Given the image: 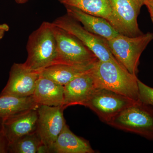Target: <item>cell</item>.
<instances>
[{
	"instance_id": "cell-1",
	"label": "cell",
	"mask_w": 153,
	"mask_h": 153,
	"mask_svg": "<svg viewBox=\"0 0 153 153\" xmlns=\"http://www.w3.org/2000/svg\"><path fill=\"white\" fill-rule=\"evenodd\" d=\"M92 72L97 88H105L126 97L138 101L137 75L131 74L117 60H98Z\"/></svg>"
},
{
	"instance_id": "cell-2",
	"label": "cell",
	"mask_w": 153,
	"mask_h": 153,
	"mask_svg": "<svg viewBox=\"0 0 153 153\" xmlns=\"http://www.w3.org/2000/svg\"><path fill=\"white\" fill-rule=\"evenodd\" d=\"M27 57L23 63L31 71L41 72L56 63L57 43L52 23L43 22L31 33L27 43Z\"/></svg>"
},
{
	"instance_id": "cell-3",
	"label": "cell",
	"mask_w": 153,
	"mask_h": 153,
	"mask_svg": "<svg viewBox=\"0 0 153 153\" xmlns=\"http://www.w3.org/2000/svg\"><path fill=\"white\" fill-rule=\"evenodd\" d=\"M153 40V33H148L134 37L119 34L105 41L118 62L131 74L137 75L140 57Z\"/></svg>"
},
{
	"instance_id": "cell-4",
	"label": "cell",
	"mask_w": 153,
	"mask_h": 153,
	"mask_svg": "<svg viewBox=\"0 0 153 153\" xmlns=\"http://www.w3.org/2000/svg\"><path fill=\"white\" fill-rule=\"evenodd\" d=\"M108 124L153 140V107L138 100L116 116Z\"/></svg>"
},
{
	"instance_id": "cell-5",
	"label": "cell",
	"mask_w": 153,
	"mask_h": 153,
	"mask_svg": "<svg viewBox=\"0 0 153 153\" xmlns=\"http://www.w3.org/2000/svg\"><path fill=\"white\" fill-rule=\"evenodd\" d=\"M57 43L56 64L86 65L95 63L98 58L81 41L52 23Z\"/></svg>"
},
{
	"instance_id": "cell-6",
	"label": "cell",
	"mask_w": 153,
	"mask_h": 153,
	"mask_svg": "<svg viewBox=\"0 0 153 153\" xmlns=\"http://www.w3.org/2000/svg\"><path fill=\"white\" fill-rule=\"evenodd\" d=\"M135 102L112 91L97 88L84 106L90 108L102 121L108 124L116 116Z\"/></svg>"
},
{
	"instance_id": "cell-7",
	"label": "cell",
	"mask_w": 153,
	"mask_h": 153,
	"mask_svg": "<svg viewBox=\"0 0 153 153\" xmlns=\"http://www.w3.org/2000/svg\"><path fill=\"white\" fill-rule=\"evenodd\" d=\"M52 23L78 38L99 60H117L108 49L105 39L88 32L79 22L68 14L57 18Z\"/></svg>"
},
{
	"instance_id": "cell-8",
	"label": "cell",
	"mask_w": 153,
	"mask_h": 153,
	"mask_svg": "<svg viewBox=\"0 0 153 153\" xmlns=\"http://www.w3.org/2000/svg\"><path fill=\"white\" fill-rule=\"evenodd\" d=\"M112 11L111 24L121 35L134 37L143 33L137 17L142 6L138 0H108Z\"/></svg>"
},
{
	"instance_id": "cell-9",
	"label": "cell",
	"mask_w": 153,
	"mask_h": 153,
	"mask_svg": "<svg viewBox=\"0 0 153 153\" xmlns=\"http://www.w3.org/2000/svg\"><path fill=\"white\" fill-rule=\"evenodd\" d=\"M63 106L40 105L37 131L42 143L50 153L51 148L66 124L63 116Z\"/></svg>"
},
{
	"instance_id": "cell-10",
	"label": "cell",
	"mask_w": 153,
	"mask_h": 153,
	"mask_svg": "<svg viewBox=\"0 0 153 153\" xmlns=\"http://www.w3.org/2000/svg\"><path fill=\"white\" fill-rule=\"evenodd\" d=\"M40 72L31 71L23 63H14L11 67L7 83L0 96L19 97L33 96Z\"/></svg>"
},
{
	"instance_id": "cell-11",
	"label": "cell",
	"mask_w": 153,
	"mask_h": 153,
	"mask_svg": "<svg viewBox=\"0 0 153 153\" xmlns=\"http://www.w3.org/2000/svg\"><path fill=\"white\" fill-rule=\"evenodd\" d=\"M38 108L25 111L1 118L2 127L9 144L20 138L37 131Z\"/></svg>"
},
{
	"instance_id": "cell-12",
	"label": "cell",
	"mask_w": 153,
	"mask_h": 153,
	"mask_svg": "<svg viewBox=\"0 0 153 153\" xmlns=\"http://www.w3.org/2000/svg\"><path fill=\"white\" fill-rule=\"evenodd\" d=\"M92 68L64 85L63 106L65 108L76 105L84 106L91 95L97 88Z\"/></svg>"
},
{
	"instance_id": "cell-13",
	"label": "cell",
	"mask_w": 153,
	"mask_h": 153,
	"mask_svg": "<svg viewBox=\"0 0 153 153\" xmlns=\"http://www.w3.org/2000/svg\"><path fill=\"white\" fill-rule=\"evenodd\" d=\"M65 7L67 14L82 24L88 32L106 40L112 39L119 35L106 19L88 14L74 7Z\"/></svg>"
},
{
	"instance_id": "cell-14",
	"label": "cell",
	"mask_w": 153,
	"mask_h": 153,
	"mask_svg": "<svg viewBox=\"0 0 153 153\" xmlns=\"http://www.w3.org/2000/svg\"><path fill=\"white\" fill-rule=\"evenodd\" d=\"M33 96L39 105L63 106L64 86L40 75Z\"/></svg>"
},
{
	"instance_id": "cell-15",
	"label": "cell",
	"mask_w": 153,
	"mask_h": 153,
	"mask_svg": "<svg viewBox=\"0 0 153 153\" xmlns=\"http://www.w3.org/2000/svg\"><path fill=\"white\" fill-rule=\"evenodd\" d=\"M94 153L88 141L76 136L65 125L53 144L50 153Z\"/></svg>"
},
{
	"instance_id": "cell-16",
	"label": "cell",
	"mask_w": 153,
	"mask_h": 153,
	"mask_svg": "<svg viewBox=\"0 0 153 153\" xmlns=\"http://www.w3.org/2000/svg\"><path fill=\"white\" fill-rule=\"evenodd\" d=\"M95 63L86 65L56 64L44 68L40 75L63 86L77 76L92 69Z\"/></svg>"
},
{
	"instance_id": "cell-17",
	"label": "cell",
	"mask_w": 153,
	"mask_h": 153,
	"mask_svg": "<svg viewBox=\"0 0 153 153\" xmlns=\"http://www.w3.org/2000/svg\"><path fill=\"white\" fill-rule=\"evenodd\" d=\"M65 6L74 7L83 12L106 19L111 24L112 11L108 0H59Z\"/></svg>"
},
{
	"instance_id": "cell-18",
	"label": "cell",
	"mask_w": 153,
	"mask_h": 153,
	"mask_svg": "<svg viewBox=\"0 0 153 153\" xmlns=\"http://www.w3.org/2000/svg\"><path fill=\"white\" fill-rule=\"evenodd\" d=\"M39 106L33 96L25 97L0 96V118H4L25 111L36 109Z\"/></svg>"
},
{
	"instance_id": "cell-19",
	"label": "cell",
	"mask_w": 153,
	"mask_h": 153,
	"mask_svg": "<svg viewBox=\"0 0 153 153\" xmlns=\"http://www.w3.org/2000/svg\"><path fill=\"white\" fill-rule=\"evenodd\" d=\"M8 153H49L37 131L20 138L10 144Z\"/></svg>"
},
{
	"instance_id": "cell-20",
	"label": "cell",
	"mask_w": 153,
	"mask_h": 153,
	"mask_svg": "<svg viewBox=\"0 0 153 153\" xmlns=\"http://www.w3.org/2000/svg\"><path fill=\"white\" fill-rule=\"evenodd\" d=\"M137 82L139 100L153 107V88L146 85L139 79Z\"/></svg>"
},
{
	"instance_id": "cell-21",
	"label": "cell",
	"mask_w": 153,
	"mask_h": 153,
	"mask_svg": "<svg viewBox=\"0 0 153 153\" xmlns=\"http://www.w3.org/2000/svg\"><path fill=\"white\" fill-rule=\"evenodd\" d=\"M9 143L4 133L0 118V153H8Z\"/></svg>"
},
{
	"instance_id": "cell-22",
	"label": "cell",
	"mask_w": 153,
	"mask_h": 153,
	"mask_svg": "<svg viewBox=\"0 0 153 153\" xmlns=\"http://www.w3.org/2000/svg\"><path fill=\"white\" fill-rule=\"evenodd\" d=\"M144 5L146 6L153 22V0H147L145 2Z\"/></svg>"
},
{
	"instance_id": "cell-23",
	"label": "cell",
	"mask_w": 153,
	"mask_h": 153,
	"mask_svg": "<svg viewBox=\"0 0 153 153\" xmlns=\"http://www.w3.org/2000/svg\"><path fill=\"white\" fill-rule=\"evenodd\" d=\"M10 27L6 24H0V40L3 38L6 32L9 31Z\"/></svg>"
},
{
	"instance_id": "cell-24",
	"label": "cell",
	"mask_w": 153,
	"mask_h": 153,
	"mask_svg": "<svg viewBox=\"0 0 153 153\" xmlns=\"http://www.w3.org/2000/svg\"><path fill=\"white\" fill-rule=\"evenodd\" d=\"M16 2L19 4H24L28 2L29 0H15Z\"/></svg>"
},
{
	"instance_id": "cell-25",
	"label": "cell",
	"mask_w": 153,
	"mask_h": 153,
	"mask_svg": "<svg viewBox=\"0 0 153 153\" xmlns=\"http://www.w3.org/2000/svg\"><path fill=\"white\" fill-rule=\"evenodd\" d=\"M141 6L142 7L143 5H144V3L147 0H138Z\"/></svg>"
}]
</instances>
